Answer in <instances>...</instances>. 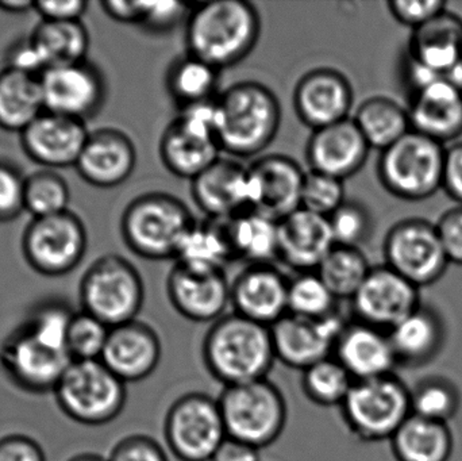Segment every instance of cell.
Instances as JSON below:
<instances>
[{
	"label": "cell",
	"mask_w": 462,
	"mask_h": 461,
	"mask_svg": "<svg viewBox=\"0 0 462 461\" xmlns=\"http://www.w3.org/2000/svg\"><path fill=\"white\" fill-rule=\"evenodd\" d=\"M352 376L334 356L315 363L301 373V390L310 402L322 408H341L352 389Z\"/></svg>",
	"instance_id": "cell-40"
},
{
	"label": "cell",
	"mask_w": 462,
	"mask_h": 461,
	"mask_svg": "<svg viewBox=\"0 0 462 461\" xmlns=\"http://www.w3.org/2000/svg\"><path fill=\"white\" fill-rule=\"evenodd\" d=\"M176 264L195 270L224 271L234 259L225 221L195 222L176 252Z\"/></svg>",
	"instance_id": "cell-36"
},
{
	"label": "cell",
	"mask_w": 462,
	"mask_h": 461,
	"mask_svg": "<svg viewBox=\"0 0 462 461\" xmlns=\"http://www.w3.org/2000/svg\"><path fill=\"white\" fill-rule=\"evenodd\" d=\"M206 370L224 387L268 379L276 362L271 327L225 314L208 327L202 344Z\"/></svg>",
	"instance_id": "cell-3"
},
{
	"label": "cell",
	"mask_w": 462,
	"mask_h": 461,
	"mask_svg": "<svg viewBox=\"0 0 462 461\" xmlns=\"http://www.w3.org/2000/svg\"><path fill=\"white\" fill-rule=\"evenodd\" d=\"M460 398L452 384L441 379L423 382L411 392L412 414L447 424L457 413Z\"/></svg>",
	"instance_id": "cell-44"
},
{
	"label": "cell",
	"mask_w": 462,
	"mask_h": 461,
	"mask_svg": "<svg viewBox=\"0 0 462 461\" xmlns=\"http://www.w3.org/2000/svg\"><path fill=\"white\" fill-rule=\"evenodd\" d=\"M337 300L317 272L299 273L288 287V314L320 319L336 313Z\"/></svg>",
	"instance_id": "cell-42"
},
{
	"label": "cell",
	"mask_w": 462,
	"mask_h": 461,
	"mask_svg": "<svg viewBox=\"0 0 462 461\" xmlns=\"http://www.w3.org/2000/svg\"><path fill=\"white\" fill-rule=\"evenodd\" d=\"M53 392L62 413L87 427L110 424L127 401L126 383L100 360L70 363Z\"/></svg>",
	"instance_id": "cell-8"
},
{
	"label": "cell",
	"mask_w": 462,
	"mask_h": 461,
	"mask_svg": "<svg viewBox=\"0 0 462 461\" xmlns=\"http://www.w3.org/2000/svg\"><path fill=\"white\" fill-rule=\"evenodd\" d=\"M290 281L272 264L247 265L230 283L233 313L273 327L288 314Z\"/></svg>",
	"instance_id": "cell-20"
},
{
	"label": "cell",
	"mask_w": 462,
	"mask_h": 461,
	"mask_svg": "<svg viewBox=\"0 0 462 461\" xmlns=\"http://www.w3.org/2000/svg\"><path fill=\"white\" fill-rule=\"evenodd\" d=\"M219 72L213 65L187 54L171 65L167 88L180 107L218 97Z\"/></svg>",
	"instance_id": "cell-38"
},
{
	"label": "cell",
	"mask_w": 462,
	"mask_h": 461,
	"mask_svg": "<svg viewBox=\"0 0 462 461\" xmlns=\"http://www.w3.org/2000/svg\"><path fill=\"white\" fill-rule=\"evenodd\" d=\"M388 8L396 21L418 29L439 14L447 11L444 0H391Z\"/></svg>",
	"instance_id": "cell-50"
},
{
	"label": "cell",
	"mask_w": 462,
	"mask_h": 461,
	"mask_svg": "<svg viewBox=\"0 0 462 461\" xmlns=\"http://www.w3.org/2000/svg\"><path fill=\"white\" fill-rule=\"evenodd\" d=\"M339 409L353 438L364 443L391 440L412 414L411 392L393 373L356 381Z\"/></svg>",
	"instance_id": "cell-7"
},
{
	"label": "cell",
	"mask_w": 462,
	"mask_h": 461,
	"mask_svg": "<svg viewBox=\"0 0 462 461\" xmlns=\"http://www.w3.org/2000/svg\"><path fill=\"white\" fill-rule=\"evenodd\" d=\"M167 294L173 309L192 322L214 324L230 305V283L225 271L176 264L168 275Z\"/></svg>",
	"instance_id": "cell-19"
},
{
	"label": "cell",
	"mask_w": 462,
	"mask_h": 461,
	"mask_svg": "<svg viewBox=\"0 0 462 461\" xmlns=\"http://www.w3.org/2000/svg\"><path fill=\"white\" fill-rule=\"evenodd\" d=\"M211 461H261V451L236 438H226Z\"/></svg>",
	"instance_id": "cell-57"
},
{
	"label": "cell",
	"mask_w": 462,
	"mask_h": 461,
	"mask_svg": "<svg viewBox=\"0 0 462 461\" xmlns=\"http://www.w3.org/2000/svg\"><path fill=\"white\" fill-rule=\"evenodd\" d=\"M135 165L137 149L132 138L114 127H102L89 133L75 168L89 186L114 189L132 176Z\"/></svg>",
	"instance_id": "cell-23"
},
{
	"label": "cell",
	"mask_w": 462,
	"mask_h": 461,
	"mask_svg": "<svg viewBox=\"0 0 462 461\" xmlns=\"http://www.w3.org/2000/svg\"><path fill=\"white\" fill-rule=\"evenodd\" d=\"M32 0H0V11L7 14H26L34 10Z\"/></svg>",
	"instance_id": "cell-58"
},
{
	"label": "cell",
	"mask_w": 462,
	"mask_h": 461,
	"mask_svg": "<svg viewBox=\"0 0 462 461\" xmlns=\"http://www.w3.org/2000/svg\"><path fill=\"white\" fill-rule=\"evenodd\" d=\"M260 32V14L252 3H198L187 19V51L217 69H225L249 56L257 45Z\"/></svg>",
	"instance_id": "cell-2"
},
{
	"label": "cell",
	"mask_w": 462,
	"mask_h": 461,
	"mask_svg": "<svg viewBox=\"0 0 462 461\" xmlns=\"http://www.w3.org/2000/svg\"><path fill=\"white\" fill-rule=\"evenodd\" d=\"M353 121L371 149L382 152L411 130L406 108L385 97L366 99L356 111Z\"/></svg>",
	"instance_id": "cell-37"
},
{
	"label": "cell",
	"mask_w": 462,
	"mask_h": 461,
	"mask_svg": "<svg viewBox=\"0 0 462 461\" xmlns=\"http://www.w3.org/2000/svg\"><path fill=\"white\" fill-rule=\"evenodd\" d=\"M75 311L60 300L35 306L23 324L0 344V368L22 392H54L72 359L68 327Z\"/></svg>",
	"instance_id": "cell-1"
},
{
	"label": "cell",
	"mask_w": 462,
	"mask_h": 461,
	"mask_svg": "<svg viewBox=\"0 0 462 461\" xmlns=\"http://www.w3.org/2000/svg\"><path fill=\"white\" fill-rule=\"evenodd\" d=\"M356 321L390 332L420 308L418 287L388 267L372 268L352 300Z\"/></svg>",
	"instance_id": "cell-16"
},
{
	"label": "cell",
	"mask_w": 462,
	"mask_h": 461,
	"mask_svg": "<svg viewBox=\"0 0 462 461\" xmlns=\"http://www.w3.org/2000/svg\"><path fill=\"white\" fill-rule=\"evenodd\" d=\"M29 37L45 65V70L59 65L86 61L89 34L81 21H42Z\"/></svg>",
	"instance_id": "cell-35"
},
{
	"label": "cell",
	"mask_w": 462,
	"mask_h": 461,
	"mask_svg": "<svg viewBox=\"0 0 462 461\" xmlns=\"http://www.w3.org/2000/svg\"><path fill=\"white\" fill-rule=\"evenodd\" d=\"M162 344L156 330L134 319L111 327L100 362L124 383L148 379L162 362Z\"/></svg>",
	"instance_id": "cell-22"
},
{
	"label": "cell",
	"mask_w": 462,
	"mask_h": 461,
	"mask_svg": "<svg viewBox=\"0 0 462 461\" xmlns=\"http://www.w3.org/2000/svg\"><path fill=\"white\" fill-rule=\"evenodd\" d=\"M40 83L45 111L81 122L94 118L107 97L105 76L87 60L48 68Z\"/></svg>",
	"instance_id": "cell-14"
},
{
	"label": "cell",
	"mask_w": 462,
	"mask_h": 461,
	"mask_svg": "<svg viewBox=\"0 0 462 461\" xmlns=\"http://www.w3.org/2000/svg\"><path fill=\"white\" fill-rule=\"evenodd\" d=\"M69 202V186L53 170L43 168L24 178V210L32 214V218L65 213Z\"/></svg>",
	"instance_id": "cell-41"
},
{
	"label": "cell",
	"mask_w": 462,
	"mask_h": 461,
	"mask_svg": "<svg viewBox=\"0 0 462 461\" xmlns=\"http://www.w3.org/2000/svg\"><path fill=\"white\" fill-rule=\"evenodd\" d=\"M445 154L442 143L410 130L380 154V181L393 197L428 199L442 187Z\"/></svg>",
	"instance_id": "cell-10"
},
{
	"label": "cell",
	"mask_w": 462,
	"mask_h": 461,
	"mask_svg": "<svg viewBox=\"0 0 462 461\" xmlns=\"http://www.w3.org/2000/svg\"><path fill=\"white\" fill-rule=\"evenodd\" d=\"M333 356L355 382L393 375L398 364L388 332L360 321L347 322Z\"/></svg>",
	"instance_id": "cell-26"
},
{
	"label": "cell",
	"mask_w": 462,
	"mask_h": 461,
	"mask_svg": "<svg viewBox=\"0 0 462 461\" xmlns=\"http://www.w3.org/2000/svg\"><path fill=\"white\" fill-rule=\"evenodd\" d=\"M68 461H108V460H107V457H102L97 454H81V455H76V456H73L72 459H69Z\"/></svg>",
	"instance_id": "cell-60"
},
{
	"label": "cell",
	"mask_w": 462,
	"mask_h": 461,
	"mask_svg": "<svg viewBox=\"0 0 462 461\" xmlns=\"http://www.w3.org/2000/svg\"><path fill=\"white\" fill-rule=\"evenodd\" d=\"M87 7L86 0H38L34 5L35 13L40 14L42 21L53 22L81 21Z\"/></svg>",
	"instance_id": "cell-54"
},
{
	"label": "cell",
	"mask_w": 462,
	"mask_h": 461,
	"mask_svg": "<svg viewBox=\"0 0 462 461\" xmlns=\"http://www.w3.org/2000/svg\"><path fill=\"white\" fill-rule=\"evenodd\" d=\"M371 146L353 118L314 130L307 143L306 156L311 171L345 179L365 165Z\"/></svg>",
	"instance_id": "cell-24"
},
{
	"label": "cell",
	"mask_w": 462,
	"mask_h": 461,
	"mask_svg": "<svg viewBox=\"0 0 462 461\" xmlns=\"http://www.w3.org/2000/svg\"><path fill=\"white\" fill-rule=\"evenodd\" d=\"M328 222L336 245L358 248L372 233L371 214L365 206L353 200H345L344 205L328 217Z\"/></svg>",
	"instance_id": "cell-46"
},
{
	"label": "cell",
	"mask_w": 462,
	"mask_h": 461,
	"mask_svg": "<svg viewBox=\"0 0 462 461\" xmlns=\"http://www.w3.org/2000/svg\"><path fill=\"white\" fill-rule=\"evenodd\" d=\"M86 225L72 211L32 218L22 235V254L34 272L49 278L68 275L87 251Z\"/></svg>",
	"instance_id": "cell-12"
},
{
	"label": "cell",
	"mask_w": 462,
	"mask_h": 461,
	"mask_svg": "<svg viewBox=\"0 0 462 461\" xmlns=\"http://www.w3.org/2000/svg\"><path fill=\"white\" fill-rule=\"evenodd\" d=\"M371 270L360 248L336 245L315 272L337 300H352Z\"/></svg>",
	"instance_id": "cell-39"
},
{
	"label": "cell",
	"mask_w": 462,
	"mask_h": 461,
	"mask_svg": "<svg viewBox=\"0 0 462 461\" xmlns=\"http://www.w3.org/2000/svg\"><path fill=\"white\" fill-rule=\"evenodd\" d=\"M346 324L337 313L320 319L287 314L271 327L276 360L303 373L315 363L333 356L337 340Z\"/></svg>",
	"instance_id": "cell-15"
},
{
	"label": "cell",
	"mask_w": 462,
	"mask_h": 461,
	"mask_svg": "<svg viewBox=\"0 0 462 461\" xmlns=\"http://www.w3.org/2000/svg\"><path fill=\"white\" fill-rule=\"evenodd\" d=\"M88 135L86 122L43 111L21 133V145L45 170L76 167Z\"/></svg>",
	"instance_id": "cell-21"
},
{
	"label": "cell",
	"mask_w": 462,
	"mask_h": 461,
	"mask_svg": "<svg viewBox=\"0 0 462 461\" xmlns=\"http://www.w3.org/2000/svg\"><path fill=\"white\" fill-rule=\"evenodd\" d=\"M384 256L388 267L418 289L439 281L450 263L436 225L420 218L404 219L391 227Z\"/></svg>",
	"instance_id": "cell-13"
},
{
	"label": "cell",
	"mask_w": 462,
	"mask_h": 461,
	"mask_svg": "<svg viewBox=\"0 0 462 461\" xmlns=\"http://www.w3.org/2000/svg\"><path fill=\"white\" fill-rule=\"evenodd\" d=\"M334 246L326 217L300 207L279 221V259L299 273L315 272Z\"/></svg>",
	"instance_id": "cell-27"
},
{
	"label": "cell",
	"mask_w": 462,
	"mask_h": 461,
	"mask_svg": "<svg viewBox=\"0 0 462 461\" xmlns=\"http://www.w3.org/2000/svg\"><path fill=\"white\" fill-rule=\"evenodd\" d=\"M24 210V178L14 165L0 162V224L14 221Z\"/></svg>",
	"instance_id": "cell-47"
},
{
	"label": "cell",
	"mask_w": 462,
	"mask_h": 461,
	"mask_svg": "<svg viewBox=\"0 0 462 461\" xmlns=\"http://www.w3.org/2000/svg\"><path fill=\"white\" fill-rule=\"evenodd\" d=\"M436 226L449 262L462 265V206L447 211Z\"/></svg>",
	"instance_id": "cell-51"
},
{
	"label": "cell",
	"mask_w": 462,
	"mask_h": 461,
	"mask_svg": "<svg viewBox=\"0 0 462 461\" xmlns=\"http://www.w3.org/2000/svg\"><path fill=\"white\" fill-rule=\"evenodd\" d=\"M216 134L176 116L162 133L160 157L172 175L194 180L221 157Z\"/></svg>",
	"instance_id": "cell-29"
},
{
	"label": "cell",
	"mask_w": 462,
	"mask_h": 461,
	"mask_svg": "<svg viewBox=\"0 0 462 461\" xmlns=\"http://www.w3.org/2000/svg\"><path fill=\"white\" fill-rule=\"evenodd\" d=\"M304 176L300 165L284 154H268L247 167L249 207L274 221L300 208Z\"/></svg>",
	"instance_id": "cell-17"
},
{
	"label": "cell",
	"mask_w": 462,
	"mask_h": 461,
	"mask_svg": "<svg viewBox=\"0 0 462 461\" xmlns=\"http://www.w3.org/2000/svg\"><path fill=\"white\" fill-rule=\"evenodd\" d=\"M192 198L198 207L214 221H226L250 210L247 167L219 157L192 180Z\"/></svg>",
	"instance_id": "cell-25"
},
{
	"label": "cell",
	"mask_w": 462,
	"mask_h": 461,
	"mask_svg": "<svg viewBox=\"0 0 462 461\" xmlns=\"http://www.w3.org/2000/svg\"><path fill=\"white\" fill-rule=\"evenodd\" d=\"M191 211L179 198L149 192L125 208L121 233L127 248L143 259H175L187 232L195 224Z\"/></svg>",
	"instance_id": "cell-5"
},
{
	"label": "cell",
	"mask_w": 462,
	"mask_h": 461,
	"mask_svg": "<svg viewBox=\"0 0 462 461\" xmlns=\"http://www.w3.org/2000/svg\"><path fill=\"white\" fill-rule=\"evenodd\" d=\"M110 329L86 311L73 314L67 335V349L72 362L102 359Z\"/></svg>",
	"instance_id": "cell-43"
},
{
	"label": "cell",
	"mask_w": 462,
	"mask_h": 461,
	"mask_svg": "<svg viewBox=\"0 0 462 461\" xmlns=\"http://www.w3.org/2000/svg\"><path fill=\"white\" fill-rule=\"evenodd\" d=\"M462 57V19L444 11L412 32L409 59L445 76Z\"/></svg>",
	"instance_id": "cell-30"
},
{
	"label": "cell",
	"mask_w": 462,
	"mask_h": 461,
	"mask_svg": "<svg viewBox=\"0 0 462 461\" xmlns=\"http://www.w3.org/2000/svg\"><path fill=\"white\" fill-rule=\"evenodd\" d=\"M108 461H170L164 447L151 436L130 435L111 449Z\"/></svg>",
	"instance_id": "cell-49"
},
{
	"label": "cell",
	"mask_w": 462,
	"mask_h": 461,
	"mask_svg": "<svg viewBox=\"0 0 462 461\" xmlns=\"http://www.w3.org/2000/svg\"><path fill=\"white\" fill-rule=\"evenodd\" d=\"M219 148L233 157L265 151L279 132L282 107L276 95L257 81L231 84L217 97Z\"/></svg>",
	"instance_id": "cell-4"
},
{
	"label": "cell",
	"mask_w": 462,
	"mask_h": 461,
	"mask_svg": "<svg viewBox=\"0 0 462 461\" xmlns=\"http://www.w3.org/2000/svg\"><path fill=\"white\" fill-rule=\"evenodd\" d=\"M100 5L114 21L140 26L145 14L146 0H106Z\"/></svg>",
	"instance_id": "cell-56"
},
{
	"label": "cell",
	"mask_w": 462,
	"mask_h": 461,
	"mask_svg": "<svg viewBox=\"0 0 462 461\" xmlns=\"http://www.w3.org/2000/svg\"><path fill=\"white\" fill-rule=\"evenodd\" d=\"M407 113L411 130L442 145L462 134V92L447 78L411 92Z\"/></svg>",
	"instance_id": "cell-28"
},
{
	"label": "cell",
	"mask_w": 462,
	"mask_h": 461,
	"mask_svg": "<svg viewBox=\"0 0 462 461\" xmlns=\"http://www.w3.org/2000/svg\"><path fill=\"white\" fill-rule=\"evenodd\" d=\"M442 189L462 206V143H456L445 154Z\"/></svg>",
	"instance_id": "cell-55"
},
{
	"label": "cell",
	"mask_w": 462,
	"mask_h": 461,
	"mask_svg": "<svg viewBox=\"0 0 462 461\" xmlns=\"http://www.w3.org/2000/svg\"><path fill=\"white\" fill-rule=\"evenodd\" d=\"M447 78L450 83L455 84V86L462 92V57L460 61L457 62V65H456V67L448 73Z\"/></svg>",
	"instance_id": "cell-59"
},
{
	"label": "cell",
	"mask_w": 462,
	"mask_h": 461,
	"mask_svg": "<svg viewBox=\"0 0 462 461\" xmlns=\"http://www.w3.org/2000/svg\"><path fill=\"white\" fill-rule=\"evenodd\" d=\"M0 461H46L42 447L26 435L0 438Z\"/></svg>",
	"instance_id": "cell-53"
},
{
	"label": "cell",
	"mask_w": 462,
	"mask_h": 461,
	"mask_svg": "<svg viewBox=\"0 0 462 461\" xmlns=\"http://www.w3.org/2000/svg\"><path fill=\"white\" fill-rule=\"evenodd\" d=\"M5 68L38 78L45 72V65L30 37L22 38L8 48L5 53Z\"/></svg>",
	"instance_id": "cell-52"
},
{
	"label": "cell",
	"mask_w": 462,
	"mask_h": 461,
	"mask_svg": "<svg viewBox=\"0 0 462 461\" xmlns=\"http://www.w3.org/2000/svg\"><path fill=\"white\" fill-rule=\"evenodd\" d=\"M344 203V180L315 171L306 172L301 189V208L328 218Z\"/></svg>",
	"instance_id": "cell-45"
},
{
	"label": "cell",
	"mask_w": 462,
	"mask_h": 461,
	"mask_svg": "<svg viewBox=\"0 0 462 461\" xmlns=\"http://www.w3.org/2000/svg\"><path fill=\"white\" fill-rule=\"evenodd\" d=\"M398 363L420 364L436 356L442 341V325L436 314L418 308L388 332Z\"/></svg>",
	"instance_id": "cell-34"
},
{
	"label": "cell",
	"mask_w": 462,
	"mask_h": 461,
	"mask_svg": "<svg viewBox=\"0 0 462 461\" xmlns=\"http://www.w3.org/2000/svg\"><path fill=\"white\" fill-rule=\"evenodd\" d=\"M355 92L346 76L333 68L307 72L293 91L296 115L307 127L322 129L350 118Z\"/></svg>",
	"instance_id": "cell-18"
},
{
	"label": "cell",
	"mask_w": 462,
	"mask_h": 461,
	"mask_svg": "<svg viewBox=\"0 0 462 461\" xmlns=\"http://www.w3.org/2000/svg\"><path fill=\"white\" fill-rule=\"evenodd\" d=\"M218 403L227 438L260 451L273 446L287 427L284 395L268 379L224 387Z\"/></svg>",
	"instance_id": "cell-6"
},
{
	"label": "cell",
	"mask_w": 462,
	"mask_h": 461,
	"mask_svg": "<svg viewBox=\"0 0 462 461\" xmlns=\"http://www.w3.org/2000/svg\"><path fill=\"white\" fill-rule=\"evenodd\" d=\"M234 259L252 264H271L279 259V222L253 210L225 221Z\"/></svg>",
	"instance_id": "cell-32"
},
{
	"label": "cell",
	"mask_w": 462,
	"mask_h": 461,
	"mask_svg": "<svg viewBox=\"0 0 462 461\" xmlns=\"http://www.w3.org/2000/svg\"><path fill=\"white\" fill-rule=\"evenodd\" d=\"M81 310L108 327L134 321L145 300V287L137 268L119 254L99 257L81 278Z\"/></svg>",
	"instance_id": "cell-9"
},
{
	"label": "cell",
	"mask_w": 462,
	"mask_h": 461,
	"mask_svg": "<svg viewBox=\"0 0 462 461\" xmlns=\"http://www.w3.org/2000/svg\"><path fill=\"white\" fill-rule=\"evenodd\" d=\"M45 111L40 78L19 70H0V129L21 134Z\"/></svg>",
	"instance_id": "cell-31"
},
{
	"label": "cell",
	"mask_w": 462,
	"mask_h": 461,
	"mask_svg": "<svg viewBox=\"0 0 462 461\" xmlns=\"http://www.w3.org/2000/svg\"><path fill=\"white\" fill-rule=\"evenodd\" d=\"M194 5L184 2H146L140 27L154 34L171 32L181 21L189 19Z\"/></svg>",
	"instance_id": "cell-48"
},
{
	"label": "cell",
	"mask_w": 462,
	"mask_h": 461,
	"mask_svg": "<svg viewBox=\"0 0 462 461\" xmlns=\"http://www.w3.org/2000/svg\"><path fill=\"white\" fill-rule=\"evenodd\" d=\"M398 461H449L453 452L452 432L447 424L422 417H409L391 438Z\"/></svg>",
	"instance_id": "cell-33"
},
{
	"label": "cell",
	"mask_w": 462,
	"mask_h": 461,
	"mask_svg": "<svg viewBox=\"0 0 462 461\" xmlns=\"http://www.w3.org/2000/svg\"><path fill=\"white\" fill-rule=\"evenodd\" d=\"M226 438L218 400L205 392H187L165 414V444L178 460L211 461Z\"/></svg>",
	"instance_id": "cell-11"
}]
</instances>
